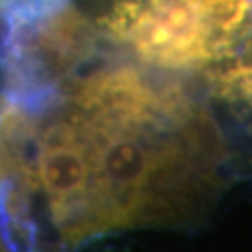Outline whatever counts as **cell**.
<instances>
[{"instance_id":"obj_1","label":"cell","mask_w":252,"mask_h":252,"mask_svg":"<svg viewBox=\"0 0 252 252\" xmlns=\"http://www.w3.org/2000/svg\"><path fill=\"white\" fill-rule=\"evenodd\" d=\"M67 110L88 152V239L181 220L215 190L217 127L178 88L120 65L75 84Z\"/></svg>"},{"instance_id":"obj_2","label":"cell","mask_w":252,"mask_h":252,"mask_svg":"<svg viewBox=\"0 0 252 252\" xmlns=\"http://www.w3.org/2000/svg\"><path fill=\"white\" fill-rule=\"evenodd\" d=\"M251 13V0H122L107 25L144 62L192 67L222 56Z\"/></svg>"},{"instance_id":"obj_3","label":"cell","mask_w":252,"mask_h":252,"mask_svg":"<svg viewBox=\"0 0 252 252\" xmlns=\"http://www.w3.org/2000/svg\"><path fill=\"white\" fill-rule=\"evenodd\" d=\"M36 181L49 200L53 222L62 234L63 241L69 245L86 241L90 164L81 127L67 108L39 135Z\"/></svg>"},{"instance_id":"obj_4","label":"cell","mask_w":252,"mask_h":252,"mask_svg":"<svg viewBox=\"0 0 252 252\" xmlns=\"http://www.w3.org/2000/svg\"><path fill=\"white\" fill-rule=\"evenodd\" d=\"M17 108H8L0 105V185H4L13 172H25L23 161L15 153V144H13V131L21 127V118L17 114Z\"/></svg>"},{"instance_id":"obj_5","label":"cell","mask_w":252,"mask_h":252,"mask_svg":"<svg viewBox=\"0 0 252 252\" xmlns=\"http://www.w3.org/2000/svg\"><path fill=\"white\" fill-rule=\"evenodd\" d=\"M251 4H252V0H251Z\"/></svg>"}]
</instances>
